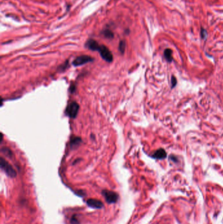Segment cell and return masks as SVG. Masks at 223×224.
<instances>
[{"mask_svg":"<svg viewBox=\"0 0 223 224\" xmlns=\"http://www.w3.org/2000/svg\"><path fill=\"white\" fill-rule=\"evenodd\" d=\"M177 84V79L175 77H171V85H172V88H173Z\"/></svg>","mask_w":223,"mask_h":224,"instance_id":"cell-16","label":"cell"},{"mask_svg":"<svg viewBox=\"0 0 223 224\" xmlns=\"http://www.w3.org/2000/svg\"><path fill=\"white\" fill-rule=\"evenodd\" d=\"M81 142H82V140L81 139V138L73 137L71 139V141H70V146H71V148H73L75 147L78 146Z\"/></svg>","mask_w":223,"mask_h":224,"instance_id":"cell-9","label":"cell"},{"mask_svg":"<svg viewBox=\"0 0 223 224\" xmlns=\"http://www.w3.org/2000/svg\"><path fill=\"white\" fill-rule=\"evenodd\" d=\"M102 195H104L107 203L113 204L116 203L119 199V195L117 193L112 191L104 189L102 191Z\"/></svg>","mask_w":223,"mask_h":224,"instance_id":"cell-3","label":"cell"},{"mask_svg":"<svg viewBox=\"0 0 223 224\" xmlns=\"http://www.w3.org/2000/svg\"><path fill=\"white\" fill-rule=\"evenodd\" d=\"M101 45L98 43L96 40L93 39H89L86 41L85 43V47L89 50L93 51H98Z\"/></svg>","mask_w":223,"mask_h":224,"instance_id":"cell-6","label":"cell"},{"mask_svg":"<svg viewBox=\"0 0 223 224\" xmlns=\"http://www.w3.org/2000/svg\"><path fill=\"white\" fill-rule=\"evenodd\" d=\"M70 223H71V224H79L80 223L79 219L77 218V214H74V215L72 216L71 220H70Z\"/></svg>","mask_w":223,"mask_h":224,"instance_id":"cell-13","label":"cell"},{"mask_svg":"<svg viewBox=\"0 0 223 224\" xmlns=\"http://www.w3.org/2000/svg\"><path fill=\"white\" fill-rule=\"evenodd\" d=\"M207 32H206L205 30H204L203 28H201V37H202L203 39H205L206 37H207Z\"/></svg>","mask_w":223,"mask_h":224,"instance_id":"cell-15","label":"cell"},{"mask_svg":"<svg viewBox=\"0 0 223 224\" xmlns=\"http://www.w3.org/2000/svg\"><path fill=\"white\" fill-rule=\"evenodd\" d=\"M0 166L1 169L11 178H15L16 176V172L13 169V167L9 163V162L5 160L3 158H1L0 159Z\"/></svg>","mask_w":223,"mask_h":224,"instance_id":"cell-1","label":"cell"},{"mask_svg":"<svg viewBox=\"0 0 223 224\" xmlns=\"http://www.w3.org/2000/svg\"><path fill=\"white\" fill-rule=\"evenodd\" d=\"M167 156L166 151L164 149H159L155 152L153 153V155H152V157L154 158V159H164Z\"/></svg>","mask_w":223,"mask_h":224,"instance_id":"cell-8","label":"cell"},{"mask_svg":"<svg viewBox=\"0 0 223 224\" xmlns=\"http://www.w3.org/2000/svg\"><path fill=\"white\" fill-rule=\"evenodd\" d=\"M164 56H165L166 59L168 62H171L173 60L172 51L170 49H166L165 51H164Z\"/></svg>","mask_w":223,"mask_h":224,"instance_id":"cell-11","label":"cell"},{"mask_svg":"<svg viewBox=\"0 0 223 224\" xmlns=\"http://www.w3.org/2000/svg\"><path fill=\"white\" fill-rule=\"evenodd\" d=\"M102 34L107 39H113L114 37V33L109 29H105L103 30Z\"/></svg>","mask_w":223,"mask_h":224,"instance_id":"cell-10","label":"cell"},{"mask_svg":"<svg viewBox=\"0 0 223 224\" xmlns=\"http://www.w3.org/2000/svg\"><path fill=\"white\" fill-rule=\"evenodd\" d=\"M98 52L100 53L102 58L106 62H111L113 60V56L112 53L106 46L101 45Z\"/></svg>","mask_w":223,"mask_h":224,"instance_id":"cell-4","label":"cell"},{"mask_svg":"<svg viewBox=\"0 0 223 224\" xmlns=\"http://www.w3.org/2000/svg\"><path fill=\"white\" fill-rule=\"evenodd\" d=\"M2 152L4 153L6 155H7L9 157H11L12 155V153H11V151L10 150H9L8 148H3L2 149Z\"/></svg>","mask_w":223,"mask_h":224,"instance_id":"cell-14","label":"cell"},{"mask_svg":"<svg viewBox=\"0 0 223 224\" xmlns=\"http://www.w3.org/2000/svg\"><path fill=\"white\" fill-rule=\"evenodd\" d=\"M79 110V106L75 102H72L68 104L66 110H65V114L70 118L75 119L78 114Z\"/></svg>","mask_w":223,"mask_h":224,"instance_id":"cell-2","label":"cell"},{"mask_svg":"<svg viewBox=\"0 0 223 224\" xmlns=\"http://www.w3.org/2000/svg\"><path fill=\"white\" fill-rule=\"evenodd\" d=\"M126 49V42L124 40H121L119 42V50L121 52L122 54H124V51H125Z\"/></svg>","mask_w":223,"mask_h":224,"instance_id":"cell-12","label":"cell"},{"mask_svg":"<svg viewBox=\"0 0 223 224\" xmlns=\"http://www.w3.org/2000/svg\"><path fill=\"white\" fill-rule=\"evenodd\" d=\"M94 60V59L90 56L81 55L75 59L73 62V64L75 66H81L85 64L86 63L92 62Z\"/></svg>","mask_w":223,"mask_h":224,"instance_id":"cell-5","label":"cell"},{"mask_svg":"<svg viewBox=\"0 0 223 224\" xmlns=\"http://www.w3.org/2000/svg\"><path fill=\"white\" fill-rule=\"evenodd\" d=\"M75 86L71 85V87H70V91H71V93H73V92H75Z\"/></svg>","mask_w":223,"mask_h":224,"instance_id":"cell-17","label":"cell"},{"mask_svg":"<svg viewBox=\"0 0 223 224\" xmlns=\"http://www.w3.org/2000/svg\"><path fill=\"white\" fill-rule=\"evenodd\" d=\"M86 204L88 206L93 208L100 209L104 207V204L100 200L95 199H89L86 200Z\"/></svg>","mask_w":223,"mask_h":224,"instance_id":"cell-7","label":"cell"}]
</instances>
